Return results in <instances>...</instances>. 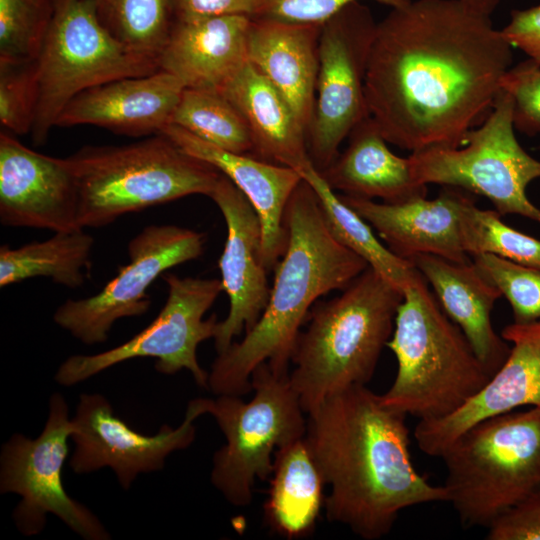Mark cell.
Here are the masks:
<instances>
[{
  "mask_svg": "<svg viewBox=\"0 0 540 540\" xmlns=\"http://www.w3.org/2000/svg\"><path fill=\"white\" fill-rule=\"evenodd\" d=\"M513 47L489 15L459 0H415L377 23L365 96L390 144L412 152L459 147L484 120Z\"/></svg>",
  "mask_w": 540,
  "mask_h": 540,
  "instance_id": "6da1fadb",
  "label": "cell"
},
{
  "mask_svg": "<svg viewBox=\"0 0 540 540\" xmlns=\"http://www.w3.org/2000/svg\"><path fill=\"white\" fill-rule=\"evenodd\" d=\"M305 439L330 490L328 521L378 540L409 507L447 502V492L420 474L410 454L404 414L367 385L328 396L307 414Z\"/></svg>",
  "mask_w": 540,
  "mask_h": 540,
  "instance_id": "7a4b0ae2",
  "label": "cell"
},
{
  "mask_svg": "<svg viewBox=\"0 0 540 540\" xmlns=\"http://www.w3.org/2000/svg\"><path fill=\"white\" fill-rule=\"evenodd\" d=\"M284 227L286 247L273 270L264 311L244 338L212 363L208 390L217 396L250 392L251 374L264 362L277 373H289L296 338L312 306L329 292L343 290L368 267L333 236L316 193L303 179L287 203Z\"/></svg>",
  "mask_w": 540,
  "mask_h": 540,
  "instance_id": "3957f363",
  "label": "cell"
},
{
  "mask_svg": "<svg viewBox=\"0 0 540 540\" xmlns=\"http://www.w3.org/2000/svg\"><path fill=\"white\" fill-rule=\"evenodd\" d=\"M404 293L371 267L341 294L317 301L291 354L290 383L305 414L328 396L367 385L390 340Z\"/></svg>",
  "mask_w": 540,
  "mask_h": 540,
  "instance_id": "277c9868",
  "label": "cell"
},
{
  "mask_svg": "<svg viewBox=\"0 0 540 540\" xmlns=\"http://www.w3.org/2000/svg\"><path fill=\"white\" fill-rule=\"evenodd\" d=\"M403 293L387 343L397 372L381 399L419 421L441 419L466 404L491 375L420 272Z\"/></svg>",
  "mask_w": 540,
  "mask_h": 540,
  "instance_id": "5b68a950",
  "label": "cell"
},
{
  "mask_svg": "<svg viewBox=\"0 0 540 540\" xmlns=\"http://www.w3.org/2000/svg\"><path fill=\"white\" fill-rule=\"evenodd\" d=\"M68 159L78 184L81 228L103 227L190 195L209 197L221 176L162 133L123 146L84 147Z\"/></svg>",
  "mask_w": 540,
  "mask_h": 540,
  "instance_id": "8992f818",
  "label": "cell"
},
{
  "mask_svg": "<svg viewBox=\"0 0 540 540\" xmlns=\"http://www.w3.org/2000/svg\"><path fill=\"white\" fill-rule=\"evenodd\" d=\"M447 502L465 528L488 527L540 492V407L486 418L441 454Z\"/></svg>",
  "mask_w": 540,
  "mask_h": 540,
  "instance_id": "52a82bcc",
  "label": "cell"
},
{
  "mask_svg": "<svg viewBox=\"0 0 540 540\" xmlns=\"http://www.w3.org/2000/svg\"><path fill=\"white\" fill-rule=\"evenodd\" d=\"M254 396L218 395L208 398L207 414L216 420L225 444L213 455L210 480L231 505L248 506L257 479L273 471L280 446L305 436L307 419L289 373H277L266 363L251 374Z\"/></svg>",
  "mask_w": 540,
  "mask_h": 540,
  "instance_id": "ba28073f",
  "label": "cell"
},
{
  "mask_svg": "<svg viewBox=\"0 0 540 540\" xmlns=\"http://www.w3.org/2000/svg\"><path fill=\"white\" fill-rule=\"evenodd\" d=\"M36 65L35 144L46 141L62 110L81 92L159 70L156 58L126 46L103 26L91 0H57Z\"/></svg>",
  "mask_w": 540,
  "mask_h": 540,
  "instance_id": "9c48e42d",
  "label": "cell"
},
{
  "mask_svg": "<svg viewBox=\"0 0 540 540\" xmlns=\"http://www.w3.org/2000/svg\"><path fill=\"white\" fill-rule=\"evenodd\" d=\"M408 157L417 183L464 189L490 200L501 216L520 215L540 223V209L526 193L540 178V161L518 142L513 100L504 90L461 146L430 147Z\"/></svg>",
  "mask_w": 540,
  "mask_h": 540,
  "instance_id": "30bf717a",
  "label": "cell"
},
{
  "mask_svg": "<svg viewBox=\"0 0 540 540\" xmlns=\"http://www.w3.org/2000/svg\"><path fill=\"white\" fill-rule=\"evenodd\" d=\"M166 302L155 319L128 341L92 355H72L58 367L54 379L65 387L85 381L119 363L150 357L161 374L174 375L185 369L199 387L208 389L209 373L198 362L200 343L214 338L218 319H204L219 294L221 279L180 277L165 273Z\"/></svg>",
  "mask_w": 540,
  "mask_h": 540,
  "instance_id": "8fae6325",
  "label": "cell"
},
{
  "mask_svg": "<svg viewBox=\"0 0 540 540\" xmlns=\"http://www.w3.org/2000/svg\"><path fill=\"white\" fill-rule=\"evenodd\" d=\"M72 431L67 402L56 392L50 397L48 418L39 436L14 433L1 448L0 492L21 497L12 518L24 536L39 535L47 516L53 514L85 540L111 539L100 519L63 485L62 469Z\"/></svg>",
  "mask_w": 540,
  "mask_h": 540,
  "instance_id": "7c38bea8",
  "label": "cell"
},
{
  "mask_svg": "<svg viewBox=\"0 0 540 540\" xmlns=\"http://www.w3.org/2000/svg\"><path fill=\"white\" fill-rule=\"evenodd\" d=\"M377 23L369 7L355 1L322 24L314 111L306 134L309 158L319 171L370 116L365 78Z\"/></svg>",
  "mask_w": 540,
  "mask_h": 540,
  "instance_id": "4fadbf2b",
  "label": "cell"
},
{
  "mask_svg": "<svg viewBox=\"0 0 540 540\" xmlns=\"http://www.w3.org/2000/svg\"><path fill=\"white\" fill-rule=\"evenodd\" d=\"M204 233L176 225H150L128 243L129 262L96 294L68 299L53 314L54 322L85 345L104 343L119 319L145 314L147 289L167 270L200 257Z\"/></svg>",
  "mask_w": 540,
  "mask_h": 540,
  "instance_id": "5bb4252c",
  "label": "cell"
},
{
  "mask_svg": "<svg viewBox=\"0 0 540 540\" xmlns=\"http://www.w3.org/2000/svg\"><path fill=\"white\" fill-rule=\"evenodd\" d=\"M208 398L192 399L180 425L167 424L154 435H145L119 418L109 400L100 393H83L71 418L74 450L69 464L76 474L109 467L119 484L128 490L140 474L163 469L173 452L187 449L195 440L194 421L207 414Z\"/></svg>",
  "mask_w": 540,
  "mask_h": 540,
  "instance_id": "9a60e30c",
  "label": "cell"
},
{
  "mask_svg": "<svg viewBox=\"0 0 540 540\" xmlns=\"http://www.w3.org/2000/svg\"><path fill=\"white\" fill-rule=\"evenodd\" d=\"M77 179L67 158L50 157L0 133V222L9 227L80 229ZM84 229V228H83Z\"/></svg>",
  "mask_w": 540,
  "mask_h": 540,
  "instance_id": "2e32d148",
  "label": "cell"
},
{
  "mask_svg": "<svg viewBox=\"0 0 540 540\" xmlns=\"http://www.w3.org/2000/svg\"><path fill=\"white\" fill-rule=\"evenodd\" d=\"M209 198L221 211L227 228L218 266L229 311L219 321L214 337L219 354L258 321L268 303L271 287L262 254L261 224L252 204L223 174Z\"/></svg>",
  "mask_w": 540,
  "mask_h": 540,
  "instance_id": "e0dca14e",
  "label": "cell"
},
{
  "mask_svg": "<svg viewBox=\"0 0 540 540\" xmlns=\"http://www.w3.org/2000/svg\"><path fill=\"white\" fill-rule=\"evenodd\" d=\"M501 336L511 344L503 365L461 408L437 420L418 421L414 437L432 457L476 423L522 406L540 407V320L506 326Z\"/></svg>",
  "mask_w": 540,
  "mask_h": 540,
  "instance_id": "ac0fdd59",
  "label": "cell"
},
{
  "mask_svg": "<svg viewBox=\"0 0 540 540\" xmlns=\"http://www.w3.org/2000/svg\"><path fill=\"white\" fill-rule=\"evenodd\" d=\"M338 195L404 260L421 254L461 263L472 260L464 250L462 235L463 209L469 197L456 188L446 187L434 199L417 196L397 203Z\"/></svg>",
  "mask_w": 540,
  "mask_h": 540,
  "instance_id": "d6986e66",
  "label": "cell"
},
{
  "mask_svg": "<svg viewBox=\"0 0 540 540\" xmlns=\"http://www.w3.org/2000/svg\"><path fill=\"white\" fill-rule=\"evenodd\" d=\"M185 87L172 74L158 70L139 77L103 83L75 96L56 126L95 125L116 134H160L172 123Z\"/></svg>",
  "mask_w": 540,
  "mask_h": 540,
  "instance_id": "ffe728a7",
  "label": "cell"
},
{
  "mask_svg": "<svg viewBox=\"0 0 540 540\" xmlns=\"http://www.w3.org/2000/svg\"><path fill=\"white\" fill-rule=\"evenodd\" d=\"M161 133L186 153L215 167L246 196L260 220L265 266L273 271L285 251L284 213L301 175L287 166L222 149L174 124Z\"/></svg>",
  "mask_w": 540,
  "mask_h": 540,
  "instance_id": "44dd1931",
  "label": "cell"
},
{
  "mask_svg": "<svg viewBox=\"0 0 540 540\" xmlns=\"http://www.w3.org/2000/svg\"><path fill=\"white\" fill-rule=\"evenodd\" d=\"M252 17L244 15L173 20L159 55V70L185 88L222 91L248 62Z\"/></svg>",
  "mask_w": 540,
  "mask_h": 540,
  "instance_id": "7402d4cb",
  "label": "cell"
},
{
  "mask_svg": "<svg viewBox=\"0 0 540 540\" xmlns=\"http://www.w3.org/2000/svg\"><path fill=\"white\" fill-rule=\"evenodd\" d=\"M321 28L253 17L247 37L248 62L284 96L306 134L314 111Z\"/></svg>",
  "mask_w": 540,
  "mask_h": 540,
  "instance_id": "603a6c76",
  "label": "cell"
},
{
  "mask_svg": "<svg viewBox=\"0 0 540 540\" xmlns=\"http://www.w3.org/2000/svg\"><path fill=\"white\" fill-rule=\"evenodd\" d=\"M431 285L447 316L459 326L476 356L492 376L505 362L510 345L498 335L491 312L502 297L473 261L454 262L421 254L409 260Z\"/></svg>",
  "mask_w": 540,
  "mask_h": 540,
  "instance_id": "cb8c5ba5",
  "label": "cell"
},
{
  "mask_svg": "<svg viewBox=\"0 0 540 540\" xmlns=\"http://www.w3.org/2000/svg\"><path fill=\"white\" fill-rule=\"evenodd\" d=\"M343 152L319 171L327 184L344 195L387 203L426 196L427 186L417 183L409 157L393 153L371 116L349 134Z\"/></svg>",
  "mask_w": 540,
  "mask_h": 540,
  "instance_id": "d4e9b609",
  "label": "cell"
},
{
  "mask_svg": "<svg viewBox=\"0 0 540 540\" xmlns=\"http://www.w3.org/2000/svg\"><path fill=\"white\" fill-rule=\"evenodd\" d=\"M240 111L251 155L299 171L310 158L306 131L284 96L249 62L221 91Z\"/></svg>",
  "mask_w": 540,
  "mask_h": 540,
  "instance_id": "484cf974",
  "label": "cell"
},
{
  "mask_svg": "<svg viewBox=\"0 0 540 540\" xmlns=\"http://www.w3.org/2000/svg\"><path fill=\"white\" fill-rule=\"evenodd\" d=\"M325 485L305 436L277 448L264 505L271 530L286 539L309 536L325 500Z\"/></svg>",
  "mask_w": 540,
  "mask_h": 540,
  "instance_id": "4316f807",
  "label": "cell"
},
{
  "mask_svg": "<svg viewBox=\"0 0 540 540\" xmlns=\"http://www.w3.org/2000/svg\"><path fill=\"white\" fill-rule=\"evenodd\" d=\"M94 238L83 228L54 232L44 241L17 248L0 247V287L44 277L75 289L85 282L83 269L90 263Z\"/></svg>",
  "mask_w": 540,
  "mask_h": 540,
  "instance_id": "83f0119b",
  "label": "cell"
},
{
  "mask_svg": "<svg viewBox=\"0 0 540 540\" xmlns=\"http://www.w3.org/2000/svg\"><path fill=\"white\" fill-rule=\"evenodd\" d=\"M298 173L316 193L333 236L404 292L419 274L413 264L395 255L377 238L373 228L340 199L311 161Z\"/></svg>",
  "mask_w": 540,
  "mask_h": 540,
  "instance_id": "f1b7e54d",
  "label": "cell"
},
{
  "mask_svg": "<svg viewBox=\"0 0 540 540\" xmlns=\"http://www.w3.org/2000/svg\"><path fill=\"white\" fill-rule=\"evenodd\" d=\"M171 124L222 149L241 154L252 151L244 117L221 91L185 88Z\"/></svg>",
  "mask_w": 540,
  "mask_h": 540,
  "instance_id": "f546056e",
  "label": "cell"
},
{
  "mask_svg": "<svg viewBox=\"0 0 540 540\" xmlns=\"http://www.w3.org/2000/svg\"><path fill=\"white\" fill-rule=\"evenodd\" d=\"M103 26L120 42L158 60L172 16L169 0H91Z\"/></svg>",
  "mask_w": 540,
  "mask_h": 540,
  "instance_id": "4dcf8cb0",
  "label": "cell"
},
{
  "mask_svg": "<svg viewBox=\"0 0 540 540\" xmlns=\"http://www.w3.org/2000/svg\"><path fill=\"white\" fill-rule=\"evenodd\" d=\"M462 235L470 257L488 253L540 269V240L505 224L496 210L478 208L471 198L463 209Z\"/></svg>",
  "mask_w": 540,
  "mask_h": 540,
  "instance_id": "1f68e13d",
  "label": "cell"
},
{
  "mask_svg": "<svg viewBox=\"0 0 540 540\" xmlns=\"http://www.w3.org/2000/svg\"><path fill=\"white\" fill-rule=\"evenodd\" d=\"M56 5L57 0H0V62L38 58Z\"/></svg>",
  "mask_w": 540,
  "mask_h": 540,
  "instance_id": "d6a6232c",
  "label": "cell"
},
{
  "mask_svg": "<svg viewBox=\"0 0 540 540\" xmlns=\"http://www.w3.org/2000/svg\"><path fill=\"white\" fill-rule=\"evenodd\" d=\"M471 259L507 299L515 323L540 320V269L488 253L473 255Z\"/></svg>",
  "mask_w": 540,
  "mask_h": 540,
  "instance_id": "836d02e7",
  "label": "cell"
},
{
  "mask_svg": "<svg viewBox=\"0 0 540 540\" xmlns=\"http://www.w3.org/2000/svg\"><path fill=\"white\" fill-rule=\"evenodd\" d=\"M38 105L36 60L0 62V122L5 131L25 135L32 131Z\"/></svg>",
  "mask_w": 540,
  "mask_h": 540,
  "instance_id": "e575fe53",
  "label": "cell"
},
{
  "mask_svg": "<svg viewBox=\"0 0 540 540\" xmlns=\"http://www.w3.org/2000/svg\"><path fill=\"white\" fill-rule=\"evenodd\" d=\"M500 87L513 100L515 130L526 135L540 133V66L531 59L511 66Z\"/></svg>",
  "mask_w": 540,
  "mask_h": 540,
  "instance_id": "d590c367",
  "label": "cell"
},
{
  "mask_svg": "<svg viewBox=\"0 0 540 540\" xmlns=\"http://www.w3.org/2000/svg\"><path fill=\"white\" fill-rule=\"evenodd\" d=\"M361 0H261L255 17L322 25L348 4ZM399 8L411 0H372Z\"/></svg>",
  "mask_w": 540,
  "mask_h": 540,
  "instance_id": "8d00e7d4",
  "label": "cell"
},
{
  "mask_svg": "<svg viewBox=\"0 0 540 540\" xmlns=\"http://www.w3.org/2000/svg\"><path fill=\"white\" fill-rule=\"evenodd\" d=\"M487 529V540H540V492L505 511Z\"/></svg>",
  "mask_w": 540,
  "mask_h": 540,
  "instance_id": "74e56055",
  "label": "cell"
},
{
  "mask_svg": "<svg viewBox=\"0 0 540 540\" xmlns=\"http://www.w3.org/2000/svg\"><path fill=\"white\" fill-rule=\"evenodd\" d=\"M261 0H169L172 21L244 15L255 17Z\"/></svg>",
  "mask_w": 540,
  "mask_h": 540,
  "instance_id": "f35d334b",
  "label": "cell"
},
{
  "mask_svg": "<svg viewBox=\"0 0 540 540\" xmlns=\"http://www.w3.org/2000/svg\"><path fill=\"white\" fill-rule=\"evenodd\" d=\"M500 31L513 48L520 49L540 66V5L513 10Z\"/></svg>",
  "mask_w": 540,
  "mask_h": 540,
  "instance_id": "ab89813d",
  "label": "cell"
},
{
  "mask_svg": "<svg viewBox=\"0 0 540 540\" xmlns=\"http://www.w3.org/2000/svg\"><path fill=\"white\" fill-rule=\"evenodd\" d=\"M462 3L466 4L470 8L491 16V14L496 10L497 6L501 0H459Z\"/></svg>",
  "mask_w": 540,
  "mask_h": 540,
  "instance_id": "60d3db41",
  "label": "cell"
}]
</instances>
